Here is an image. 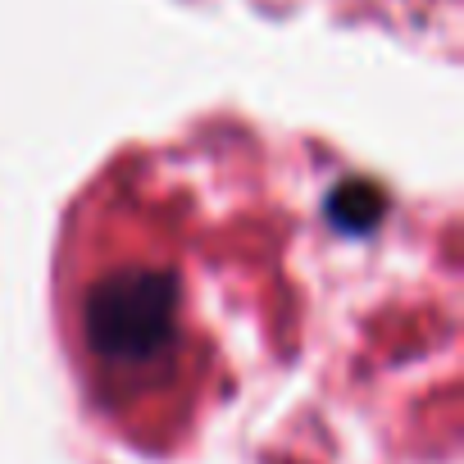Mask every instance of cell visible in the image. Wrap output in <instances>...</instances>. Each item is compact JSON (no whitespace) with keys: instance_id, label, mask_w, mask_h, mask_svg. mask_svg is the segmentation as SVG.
I'll use <instances>...</instances> for the list:
<instances>
[{"instance_id":"cell-1","label":"cell","mask_w":464,"mask_h":464,"mask_svg":"<svg viewBox=\"0 0 464 464\" xmlns=\"http://www.w3.org/2000/svg\"><path fill=\"white\" fill-rule=\"evenodd\" d=\"M73 355L96 405L128 437H178L196 405L200 360L173 269L150 260L96 269L73 301Z\"/></svg>"}]
</instances>
